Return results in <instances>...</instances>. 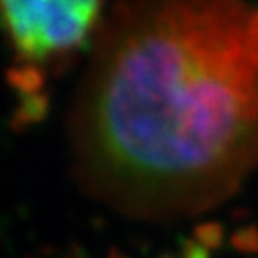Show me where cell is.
Instances as JSON below:
<instances>
[{"mask_svg":"<svg viewBox=\"0 0 258 258\" xmlns=\"http://www.w3.org/2000/svg\"><path fill=\"white\" fill-rule=\"evenodd\" d=\"M76 133L88 179L125 206L194 210L231 192L258 158L253 15L230 2L131 9L90 76Z\"/></svg>","mask_w":258,"mask_h":258,"instance_id":"1","label":"cell"},{"mask_svg":"<svg viewBox=\"0 0 258 258\" xmlns=\"http://www.w3.org/2000/svg\"><path fill=\"white\" fill-rule=\"evenodd\" d=\"M101 6L97 2H2L0 22L18 54L41 59L83 43Z\"/></svg>","mask_w":258,"mask_h":258,"instance_id":"2","label":"cell"},{"mask_svg":"<svg viewBox=\"0 0 258 258\" xmlns=\"http://www.w3.org/2000/svg\"><path fill=\"white\" fill-rule=\"evenodd\" d=\"M13 86L22 93V97L38 95L43 86V77L36 69H31V67L16 69L13 74Z\"/></svg>","mask_w":258,"mask_h":258,"instance_id":"3","label":"cell"},{"mask_svg":"<svg viewBox=\"0 0 258 258\" xmlns=\"http://www.w3.org/2000/svg\"><path fill=\"white\" fill-rule=\"evenodd\" d=\"M222 226L217 222H206V224L199 226L196 231V238L199 244L205 247H219L222 242Z\"/></svg>","mask_w":258,"mask_h":258,"instance_id":"4","label":"cell"},{"mask_svg":"<svg viewBox=\"0 0 258 258\" xmlns=\"http://www.w3.org/2000/svg\"><path fill=\"white\" fill-rule=\"evenodd\" d=\"M183 258H210L208 251L199 242H186L183 246Z\"/></svg>","mask_w":258,"mask_h":258,"instance_id":"5","label":"cell"},{"mask_svg":"<svg viewBox=\"0 0 258 258\" xmlns=\"http://www.w3.org/2000/svg\"><path fill=\"white\" fill-rule=\"evenodd\" d=\"M253 22H254V27H256V31H258V13L253 15Z\"/></svg>","mask_w":258,"mask_h":258,"instance_id":"6","label":"cell"}]
</instances>
